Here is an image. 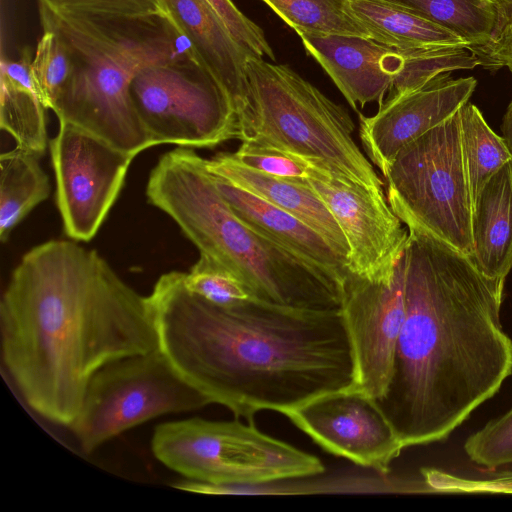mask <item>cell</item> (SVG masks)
I'll use <instances>...</instances> for the list:
<instances>
[{
	"label": "cell",
	"instance_id": "34",
	"mask_svg": "<svg viewBox=\"0 0 512 512\" xmlns=\"http://www.w3.org/2000/svg\"><path fill=\"white\" fill-rule=\"evenodd\" d=\"M497 10V27L494 38L512 20V0H492Z\"/></svg>",
	"mask_w": 512,
	"mask_h": 512
},
{
	"label": "cell",
	"instance_id": "1",
	"mask_svg": "<svg viewBox=\"0 0 512 512\" xmlns=\"http://www.w3.org/2000/svg\"><path fill=\"white\" fill-rule=\"evenodd\" d=\"M148 300L158 348L172 367L211 404L248 422L355 385L340 309L259 300L222 307L191 292L179 271L161 275Z\"/></svg>",
	"mask_w": 512,
	"mask_h": 512
},
{
	"label": "cell",
	"instance_id": "6",
	"mask_svg": "<svg viewBox=\"0 0 512 512\" xmlns=\"http://www.w3.org/2000/svg\"><path fill=\"white\" fill-rule=\"evenodd\" d=\"M233 110L237 138L320 161L373 192L383 181L353 140L348 112L284 64L248 56Z\"/></svg>",
	"mask_w": 512,
	"mask_h": 512
},
{
	"label": "cell",
	"instance_id": "21",
	"mask_svg": "<svg viewBox=\"0 0 512 512\" xmlns=\"http://www.w3.org/2000/svg\"><path fill=\"white\" fill-rule=\"evenodd\" d=\"M31 62L29 49L17 61L1 60L0 126L17 146L40 157L47 148V108L34 83Z\"/></svg>",
	"mask_w": 512,
	"mask_h": 512
},
{
	"label": "cell",
	"instance_id": "19",
	"mask_svg": "<svg viewBox=\"0 0 512 512\" xmlns=\"http://www.w3.org/2000/svg\"><path fill=\"white\" fill-rule=\"evenodd\" d=\"M209 173L242 188L290 213L318 232L347 260L346 238L324 202L305 180L273 177L238 162L232 153L220 152L205 159Z\"/></svg>",
	"mask_w": 512,
	"mask_h": 512
},
{
	"label": "cell",
	"instance_id": "18",
	"mask_svg": "<svg viewBox=\"0 0 512 512\" xmlns=\"http://www.w3.org/2000/svg\"><path fill=\"white\" fill-rule=\"evenodd\" d=\"M163 13L197 54L232 108L245 88L248 56L207 0H160Z\"/></svg>",
	"mask_w": 512,
	"mask_h": 512
},
{
	"label": "cell",
	"instance_id": "28",
	"mask_svg": "<svg viewBox=\"0 0 512 512\" xmlns=\"http://www.w3.org/2000/svg\"><path fill=\"white\" fill-rule=\"evenodd\" d=\"M43 32L31 62V73L44 106L53 110L69 80L71 61L60 37L52 31Z\"/></svg>",
	"mask_w": 512,
	"mask_h": 512
},
{
	"label": "cell",
	"instance_id": "25",
	"mask_svg": "<svg viewBox=\"0 0 512 512\" xmlns=\"http://www.w3.org/2000/svg\"><path fill=\"white\" fill-rule=\"evenodd\" d=\"M462 148L473 206L489 181L512 156L503 137L496 134L480 110L467 102L460 110Z\"/></svg>",
	"mask_w": 512,
	"mask_h": 512
},
{
	"label": "cell",
	"instance_id": "10",
	"mask_svg": "<svg viewBox=\"0 0 512 512\" xmlns=\"http://www.w3.org/2000/svg\"><path fill=\"white\" fill-rule=\"evenodd\" d=\"M131 98L153 146L212 148L237 138L234 110L211 75L190 57L147 64Z\"/></svg>",
	"mask_w": 512,
	"mask_h": 512
},
{
	"label": "cell",
	"instance_id": "35",
	"mask_svg": "<svg viewBox=\"0 0 512 512\" xmlns=\"http://www.w3.org/2000/svg\"><path fill=\"white\" fill-rule=\"evenodd\" d=\"M503 139L512 156V101L508 105L501 125Z\"/></svg>",
	"mask_w": 512,
	"mask_h": 512
},
{
	"label": "cell",
	"instance_id": "9",
	"mask_svg": "<svg viewBox=\"0 0 512 512\" xmlns=\"http://www.w3.org/2000/svg\"><path fill=\"white\" fill-rule=\"evenodd\" d=\"M211 404L158 349L113 361L91 378L69 426L86 453L124 431L168 413Z\"/></svg>",
	"mask_w": 512,
	"mask_h": 512
},
{
	"label": "cell",
	"instance_id": "12",
	"mask_svg": "<svg viewBox=\"0 0 512 512\" xmlns=\"http://www.w3.org/2000/svg\"><path fill=\"white\" fill-rule=\"evenodd\" d=\"M308 160L310 173L305 181L327 206L346 238L350 275L368 281L390 279L404 253L409 232L385 195L323 162Z\"/></svg>",
	"mask_w": 512,
	"mask_h": 512
},
{
	"label": "cell",
	"instance_id": "8",
	"mask_svg": "<svg viewBox=\"0 0 512 512\" xmlns=\"http://www.w3.org/2000/svg\"><path fill=\"white\" fill-rule=\"evenodd\" d=\"M459 110L404 146L383 176L388 204L408 231L471 257L474 206Z\"/></svg>",
	"mask_w": 512,
	"mask_h": 512
},
{
	"label": "cell",
	"instance_id": "3",
	"mask_svg": "<svg viewBox=\"0 0 512 512\" xmlns=\"http://www.w3.org/2000/svg\"><path fill=\"white\" fill-rule=\"evenodd\" d=\"M408 232L405 317L376 400L404 449L446 439L512 374V339L500 320L506 278Z\"/></svg>",
	"mask_w": 512,
	"mask_h": 512
},
{
	"label": "cell",
	"instance_id": "22",
	"mask_svg": "<svg viewBox=\"0 0 512 512\" xmlns=\"http://www.w3.org/2000/svg\"><path fill=\"white\" fill-rule=\"evenodd\" d=\"M348 8L371 39L399 51L468 47L451 31L381 0H348Z\"/></svg>",
	"mask_w": 512,
	"mask_h": 512
},
{
	"label": "cell",
	"instance_id": "32",
	"mask_svg": "<svg viewBox=\"0 0 512 512\" xmlns=\"http://www.w3.org/2000/svg\"><path fill=\"white\" fill-rule=\"evenodd\" d=\"M218 13L235 41L250 55L268 57L275 54L260 26L245 16L231 0H207Z\"/></svg>",
	"mask_w": 512,
	"mask_h": 512
},
{
	"label": "cell",
	"instance_id": "23",
	"mask_svg": "<svg viewBox=\"0 0 512 512\" xmlns=\"http://www.w3.org/2000/svg\"><path fill=\"white\" fill-rule=\"evenodd\" d=\"M39 156L19 147L0 155V238L5 242L12 229L50 194L49 177Z\"/></svg>",
	"mask_w": 512,
	"mask_h": 512
},
{
	"label": "cell",
	"instance_id": "2",
	"mask_svg": "<svg viewBox=\"0 0 512 512\" xmlns=\"http://www.w3.org/2000/svg\"><path fill=\"white\" fill-rule=\"evenodd\" d=\"M3 363L25 402L70 426L93 375L158 349L149 305L95 250L50 240L29 250L0 303Z\"/></svg>",
	"mask_w": 512,
	"mask_h": 512
},
{
	"label": "cell",
	"instance_id": "16",
	"mask_svg": "<svg viewBox=\"0 0 512 512\" xmlns=\"http://www.w3.org/2000/svg\"><path fill=\"white\" fill-rule=\"evenodd\" d=\"M350 106L358 111L379 102L393 88L404 63L402 53L370 38L351 35H299Z\"/></svg>",
	"mask_w": 512,
	"mask_h": 512
},
{
	"label": "cell",
	"instance_id": "15",
	"mask_svg": "<svg viewBox=\"0 0 512 512\" xmlns=\"http://www.w3.org/2000/svg\"><path fill=\"white\" fill-rule=\"evenodd\" d=\"M474 77L442 73L414 90L394 94L371 116L359 117V137L382 175L407 144L454 115L472 96Z\"/></svg>",
	"mask_w": 512,
	"mask_h": 512
},
{
	"label": "cell",
	"instance_id": "33",
	"mask_svg": "<svg viewBox=\"0 0 512 512\" xmlns=\"http://www.w3.org/2000/svg\"><path fill=\"white\" fill-rule=\"evenodd\" d=\"M469 49L484 68L498 70L507 67L512 73V20L490 42Z\"/></svg>",
	"mask_w": 512,
	"mask_h": 512
},
{
	"label": "cell",
	"instance_id": "4",
	"mask_svg": "<svg viewBox=\"0 0 512 512\" xmlns=\"http://www.w3.org/2000/svg\"><path fill=\"white\" fill-rule=\"evenodd\" d=\"M39 15L43 31L60 37L71 61L69 80L53 108L59 122L133 156L152 147L131 98L133 77L147 64L177 57L201 64L171 20L164 13L133 19L85 16L43 0Z\"/></svg>",
	"mask_w": 512,
	"mask_h": 512
},
{
	"label": "cell",
	"instance_id": "5",
	"mask_svg": "<svg viewBox=\"0 0 512 512\" xmlns=\"http://www.w3.org/2000/svg\"><path fill=\"white\" fill-rule=\"evenodd\" d=\"M146 195L200 253L231 269L258 300L301 309H340L339 288L244 223L218 191L205 158L192 148L179 146L158 160Z\"/></svg>",
	"mask_w": 512,
	"mask_h": 512
},
{
	"label": "cell",
	"instance_id": "24",
	"mask_svg": "<svg viewBox=\"0 0 512 512\" xmlns=\"http://www.w3.org/2000/svg\"><path fill=\"white\" fill-rule=\"evenodd\" d=\"M433 22L460 37L468 47L490 42L497 27L492 0H381Z\"/></svg>",
	"mask_w": 512,
	"mask_h": 512
},
{
	"label": "cell",
	"instance_id": "30",
	"mask_svg": "<svg viewBox=\"0 0 512 512\" xmlns=\"http://www.w3.org/2000/svg\"><path fill=\"white\" fill-rule=\"evenodd\" d=\"M246 167L264 174L288 179L306 180L309 177V160L285 151L253 142H242L232 153Z\"/></svg>",
	"mask_w": 512,
	"mask_h": 512
},
{
	"label": "cell",
	"instance_id": "20",
	"mask_svg": "<svg viewBox=\"0 0 512 512\" xmlns=\"http://www.w3.org/2000/svg\"><path fill=\"white\" fill-rule=\"evenodd\" d=\"M470 259L485 275L506 278L512 268V161L484 186L474 207Z\"/></svg>",
	"mask_w": 512,
	"mask_h": 512
},
{
	"label": "cell",
	"instance_id": "31",
	"mask_svg": "<svg viewBox=\"0 0 512 512\" xmlns=\"http://www.w3.org/2000/svg\"><path fill=\"white\" fill-rule=\"evenodd\" d=\"M65 12L104 18H145L163 14L160 0H43Z\"/></svg>",
	"mask_w": 512,
	"mask_h": 512
},
{
	"label": "cell",
	"instance_id": "17",
	"mask_svg": "<svg viewBox=\"0 0 512 512\" xmlns=\"http://www.w3.org/2000/svg\"><path fill=\"white\" fill-rule=\"evenodd\" d=\"M212 176L220 194L244 223L333 283L342 294L351 276L347 260L318 232L260 197Z\"/></svg>",
	"mask_w": 512,
	"mask_h": 512
},
{
	"label": "cell",
	"instance_id": "14",
	"mask_svg": "<svg viewBox=\"0 0 512 512\" xmlns=\"http://www.w3.org/2000/svg\"><path fill=\"white\" fill-rule=\"evenodd\" d=\"M283 415L328 453L381 474L404 449L376 400L359 390L323 394Z\"/></svg>",
	"mask_w": 512,
	"mask_h": 512
},
{
	"label": "cell",
	"instance_id": "27",
	"mask_svg": "<svg viewBox=\"0 0 512 512\" xmlns=\"http://www.w3.org/2000/svg\"><path fill=\"white\" fill-rule=\"evenodd\" d=\"M183 279L191 292L218 306L234 307L258 300L237 274L204 253L189 272H183Z\"/></svg>",
	"mask_w": 512,
	"mask_h": 512
},
{
	"label": "cell",
	"instance_id": "11",
	"mask_svg": "<svg viewBox=\"0 0 512 512\" xmlns=\"http://www.w3.org/2000/svg\"><path fill=\"white\" fill-rule=\"evenodd\" d=\"M59 123L50 141L57 206L66 235L87 242L106 219L135 156L76 125Z\"/></svg>",
	"mask_w": 512,
	"mask_h": 512
},
{
	"label": "cell",
	"instance_id": "13",
	"mask_svg": "<svg viewBox=\"0 0 512 512\" xmlns=\"http://www.w3.org/2000/svg\"><path fill=\"white\" fill-rule=\"evenodd\" d=\"M340 311L352 347V389L380 399L391 378L405 317L404 253L388 280L368 281L350 276L342 290Z\"/></svg>",
	"mask_w": 512,
	"mask_h": 512
},
{
	"label": "cell",
	"instance_id": "29",
	"mask_svg": "<svg viewBox=\"0 0 512 512\" xmlns=\"http://www.w3.org/2000/svg\"><path fill=\"white\" fill-rule=\"evenodd\" d=\"M464 450L471 461L481 466L512 464V408L469 436Z\"/></svg>",
	"mask_w": 512,
	"mask_h": 512
},
{
	"label": "cell",
	"instance_id": "7",
	"mask_svg": "<svg viewBox=\"0 0 512 512\" xmlns=\"http://www.w3.org/2000/svg\"><path fill=\"white\" fill-rule=\"evenodd\" d=\"M151 446L169 469L212 485L251 487L325 471L316 456L236 419L166 422L155 428Z\"/></svg>",
	"mask_w": 512,
	"mask_h": 512
},
{
	"label": "cell",
	"instance_id": "26",
	"mask_svg": "<svg viewBox=\"0 0 512 512\" xmlns=\"http://www.w3.org/2000/svg\"><path fill=\"white\" fill-rule=\"evenodd\" d=\"M298 35L370 38L348 8V0H262ZM371 39V38H370Z\"/></svg>",
	"mask_w": 512,
	"mask_h": 512
}]
</instances>
